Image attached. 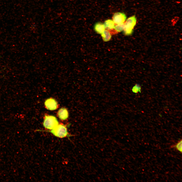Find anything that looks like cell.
I'll return each mask as SVG.
<instances>
[{"instance_id": "cell-1", "label": "cell", "mask_w": 182, "mask_h": 182, "mask_svg": "<svg viewBox=\"0 0 182 182\" xmlns=\"http://www.w3.org/2000/svg\"><path fill=\"white\" fill-rule=\"evenodd\" d=\"M50 131L54 136L59 138L70 136L66 127L62 124H59Z\"/></svg>"}, {"instance_id": "cell-2", "label": "cell", "mask_w": 182, "mask_h": 182, "mask_svg": "<svg viewBox=\"0 0 182 182\" xmlns=\"http://www.w3.org/2000/svg\"><path fill=\"white\" fill-rule=\"evenodd\" d=\"M59 124L56 117L53 115H45L43 125L46 129L51 130Z\"/></svg>"}, {"instance_id": "cell-3", "label": "cell", "mask_w": 182, "mask_h": 182, "mask_svg": "<svg viewBox=\"0 0 182 182\" xmlns=\"http://www.w3.org/2000/svg\"><path fill=\"white\" fill-rule=\"evenodd\" d=\"M136 22V18L135 15L133 16L128 18L125 21L124 28L123 30L124 33L127 35L131 34Z\"/></svg>"}, {"instance_id": "cell-4", "label": "cell", "mask_w": 182, "mask_h": 182, "mask_svg": "<svg viewBox=\"0 0 182 182\" xmlns=\"http://www.w3.org/2000/svg\"><path fill=\"white\" fill-rule=\"evenodd\" d=\"M44 106L47 109L53 110L58 107V104L57 101L53 98H51L47 99L44 102Z\"/></svg>"}, {"instance_id": "cell-5", "label": "cell", "mask_w": 182, "mask_h": 182, "mask_svg": "<svg viewBox=\"0 0 182 182\" xmlns=\"http://www.w3.org/2000/svg\"><path fill=\"white\" fill-rule=\"evenodd\" d=\"M125 14L123 13L118 12L115 13L112 17V20L116 25L124 22L126 18Z\"/></svg>"}, {"instance_id": "cell-6", "label": "cell", "mask_w": 182, "mask_h": 182, "mask_svg": "<svg viewBox=\"0 0 182 182\" xmlns=\"http://www.w3.org/2000/svg\"><path fill=\"white\" fill-rule=\"evenodd\" d=\"M57 115L59 118L62 120H66L69 116L67 110L64 107L61 108L59 109L57 112Z\"/></svg>"}, {"instance_id": "cell-7", "label": "cell", "mask_w": 182, "mask_h": 182, "mask_svg": "<svg viewBox=\"0 0 182 182\" xmlns=\"http://www.w3.org/2000/svg\"><path fill=\"white\" fill-rule=\"evenodd\" d=\"M94 29L96 32L101 34L105 30V28L104 24L100 22H98L94 25Z\"/></svg>"}, {"instance_id": "cell-8", "label": "cell", "mask_w": 182, "mask_h": 182, "mask_svg": "<svg viewBox=\"0 0 182 182\" xmlns=\"http://www.w3.org/2000/svg\"><path fill=\"white\" fill-rule=\"evenodd\" d=\"M104 24L105 29L109 31L114 29L115 24L113 20L111 19H108L106 20Z\"/></svg>"}, {"instance_id": "cell-9", "label": "cell", "mask_w": 182, "mask_h": 182, "mask_svg": "<svg viewBox=\"0 0 182 182\" xmlns=\"http://www.w3.org/2000/svg\"><path fill=\"white\" fill-rule=\"evenodd\" d=\"M101 35L103 40L105 42L110 40L111 37L110 33L107 30H105Z\"/></svg>"}, {"instance_id": "cell-10", "label": "cell", "mask_w": 182, "mask_h": 182, "mask_svg": "<svg viewBox=\"0 0 182 182\" xmlns=\"http://www.w3.org/2000/svg\"><path fill=\"white\" fill-rule=\"evenodd\" d=\"M125 22L123 23L116 25L115 26L114 29L117 32H120L123 30Z\"/></svg>"}, {"instance_id": "cell-11", "label": "cell", "mask_w": 182, "mask_h": 182, "mask_svg": "<svg viewBox=\"0 0 182 182\" xmlns=\"http://www.w3.org/2000/svg\"><path fill=\"white\" fill-rule=\"evenodd\" d=\"M172 147L176 149L180 152L181 153L182 152V140L178 142L175 145L172 146Z\"/></svg>"}, {"instance_id": "cell-12", "label": "cell", "mask_w": 182, "mask_h": 182, "mask_svg": "<svg viewBox=\"0 0 182 182\" xmlns=\"http://www.w3.org/2000/svg\"><path fill=\"white\" fill-rule=\"evenodd\" d=\"M141 89L140 85L138 84H136L133 87L132 91L133 93H137L139 92H141Z\"/></svg>"}]
</instances>
